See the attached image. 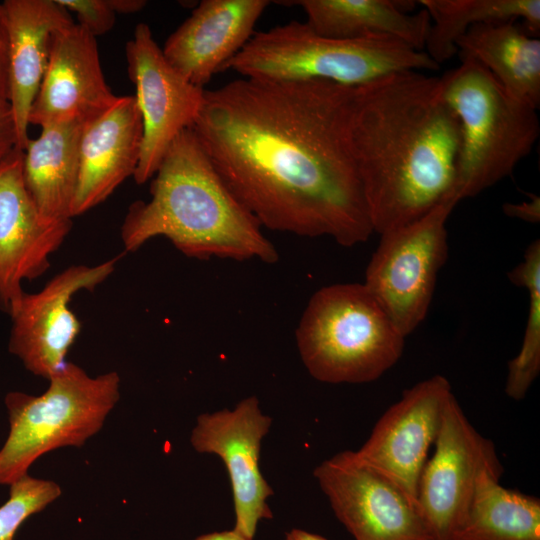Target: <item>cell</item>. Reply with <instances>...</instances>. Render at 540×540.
Wrapping results in <instances>:
<instances>
[{"label": "cell", "mask_w": 540, "mask_h": 540, "mask_svg": "<svg viewBox=\"0 0 540 540\" xmlns=\"http://www.w3.org/2000/svg\"><path fill=\"white\" fill-rule=\"evenodd\" d=\"M354 88L242 77L205 90L191 129L261 226L351 247L374 232L350 143Z\"/></svg>", "instance_id": "6da1fadb"}, {"label": "cell", "mask_w": 540, "mask_h": 540, "mask_svg": "<svg viewBox=\"0 0 540 540\" xmlns=\"http://www.w3.org/2000/svg\"><path fill=\"white\" fill-rule=\"evenodd\" d=\"M349 134L374 232L455 198L460 129L440 77L403 70L355 87Z\"/></svg>", "instance_id": "7a4b0ae2"}, {"label": "cell", "mask_w": 540, "mask_h": 540, "mask_svg": "<svg viewBox=\"0 0 540 540\" xmlns=\"http://www.w3.org/2000/svg\"><path fill=\"white\" fill-rule=\"evenodd\" d=\"M152 178L151 198L132 203L124 217L125 251L163 236L192 258L278 261L261 224L227 188L191 128L174 139Z\"/></svg>", "instance_id": "3957f363"}, {"label": "cell", "mask_w": 540, "mask_h": 540, "mask_svg": "<svg viewBox=\"0 0 540 540\" xmlns=\"http://www.w3.org/2000/svg\"><path fill=\"white\" fill-rule=\"evenodd\" d=\"M441 79L442 94L460 129L454 197H474L512 174L540 134L537 109L509 93L477 61Z\"/></svg>", "instance_id": "277c9868"}, {"label": "cell", "mask_w": 540, "mask_h": 540, "mask_svg": "<svg viewBox=\"0 0 540 540\" xmlns=\"http://www.w3.org/2000/svg\"><path fill=\"white\" fill-rule=\"evenodd\" d=\"M424 51L391 38L336 39L291 21L255 32L223 67L243 78L327 81L358 87L403 70L439 69Z\"/></svg>", "instance_id": "5b68a950"}, {"label": "cell", "mask_w": 540, "mask_h": 540, "mask_svg": "<svg viewBox=\"0 0 540 540\" xmlns=\"http://www.w3.org/2000/svg\"><path fill=\"white\" fill-rule=\"evenodd\" d=\"M404 339L364 284L324 286L296 329L301 360L318 381L368 383L400 359Z\"/></svg>", "instance_id": "8992f818"}, {"label": "cell", "mask_w": 540, "mask_h": 540, "mask_svg": "<svg viewBox=\"0 0 540 540\" xmlns=\"http://www.w3.org/2000/svg\"><path fill=\"white\" fill-rule=\"evenodd\" d=\"M38 396L19 391L4 399L9 433L0 448V485L28 474L42 455L58 448L81 447L100 431L120 398V377L107 372L91 377L66 362Z\"/></svg>", "instance_id": "52a82bcc"}, {"label": "cell", "mask_w": 540, "mask_h": 540, "mask_svg": "<svg viewBox=\"0 0 540 540\" xmlns=\"http://www.w3.org/2000/svg\"><path fill=\"white\" fill-rule=\"evenodd\" d=\"M458 203L450 197L418 220L380 234L366 268L364 285L403 337L427 315L448 257L446 222Z\"/></svg>", "instance_id": "ba28073f"}, {"label": "cell", "mask_w": 540, "mask_h": 540, "mask_svg": "<svg viewBox=\"0 0 540 540\" xmlns=\"http://www.w3.org/2000/svg\"><path fill=\"white\" fill-rule=\"evenodd\" d=\"M313 474L355 540H434L417 501L354 451L333 455Z\"/></svg>", "instance_id": "9c48e42d"}, {"label": "cell", "mask_w": 540, "mask_h": 540, "mask_svg": "<svg viewBox=\"0 0 540 540\" xmlns=\"http://www.w3.org/2000/svg\"><path fill=\"white\" fill-rule=\"evenodd\" d=\"M418 483L417 503L434 540H453L480 473L503 467L494 443L470 423L453 395Z\"/></svg>", "instance_id": "30bf717a"}, {"label": "cell", "mask_w": 540, "mask_h": 540, "mask_svg": "<svg viewBox=\"0 0 540 540\" xmlns=\"http://www.w3.org/2000/svg\"><path fill=\"white\" fill-rule=\"evenodd\" d=\"M125 54L143 125L133 178L137 184H143L154 176L174 139L192 127L205 89L189 82L170 65L145 23L135 27Z\"/></svg>", "instance_id": "8fae6325"}, {"label": "cell", "mask_w": 540, "mask_h": 540, "mask_svg": "<svg viewBox=\"0 0 540 540\" xmlns=\"http://www.w3.org/2000/svg\"><path fill=\"white\" fill-rule=\"evenodd\" d=\"M117 261L115 257L94 266H69L40 291L24 292L9 310V351L28 371L48 380L67 362L66 355L81 329L69 304L79 291H92L104 282Z\"/></svg>", "instance_id": "7c38bea8"}, {"label": "cell", "mask_w": 540, "mask_h": 540, "mask_svg": "<svg viewBox=\"0 0 540 540\" xmlns=\"http://www.w3.org/2000/svg\"><path fill=\"white\" fill-rule=\"evenodd\" d=\"M271 424L257 397L250 396L232 410L199 415L190 436L197 452L216 454L224 462L234 502L233 529L251 540L258 523L273 517L267 504L273 490L259 468L261 442Z\"/></svg>", "instance_id": "4fadbf2b"}, {"label": "cell", "mask_w": 540, "mask_h": 540, "mask_svg": "<svg viewBox=\"0 0 540 540\" xmlns=\"http://www.w3.org/2000/svg\"><path fill=\"white\" fill-rule=\"evenodd\" d=\"M452 396L451 385L442 375L405 390L379 418L366 442L354 451L355 456L417 501L419 478Z\"/></svg>", "instance_id": "5bb4252c"}, {"label": "cell", "mask_w": 540, "mask_h": 540, "mask_svg": "<svg viewBox=\"0 0 540 540\" xmlns=\"http://www.w3.org/2000/svg\"><path fill=\"white\" fill-rule=\"evenodd\" d=\"M23 150L0 163V304L8 312L25 280L38 278L71 230V220H51L38 210L24 183Z\"/></svg>", "instance_id": "9a60e30c"}, {"label": "cell", "mask_w": 540, "mask_h": 540, "mask_svg": "<svg viewBox=\"0 0 540 540\" xmlns=\"http://www.w3.org/2000/svg\"><path fill=\"white\" fill-rule=\"evenodd\" d=\"M118 97L105 81L96 38L74 22L53 36L29 125L87 122L109 109Z\"/></svg>", "instance_id": "2e32d148"}, {"label": "cell", "mask_w": 540, "mask_h": 540, "mask_svg": "<svg viewBox=\"0 0 540 540\" xmlns=\"http://www.w3.org/2000/svg\"><path fill=\"white\" fill-rule=\"evenodd\" d=\"M268 0H203L168 37L162 52L192 84L204 88L253 36Z\"/></svg>", "instance_id": "e0dca14e"}, {"label": "cell", "mask_w": 540, "mask_h": 540, "mask_svg": "<svg viewBox=\"0 0 540 540\" xmlns=\"http://www.w3.org/2000/svg\"><path fill=\"white\" fill-rule=\"evenodd\" d=\"M142 136V117L134 96H119L109 109L84 124L72 218L105 201L134 176Z\"/></svg>", "instance_id": "ac0fdd59"}, {"label": "cell", "mask_w": 540, "mask_h": 540, "mask_svg": "<svg viewBox=\"0 0 540 540\" xmlns=\"http://www.w3.org/2000/svg\"><path fill=\"white\" fill-rule=\"evenodd\" d=\"M9 40V103L17 148L29 141V113L43 79L55 32L74 23L56 0H5L1 3Z\"/></svg>", "instance_id": "d6986e66"}, {"label": "cell", "mask_w": 540, "mask_h": 540, "mask_svg": "<svg viewBox=\"0 0 540 540\" xmlns=\"http://www.w3.org/2000/svg\"><path fill=\"white\" fill-rule=\"evenodd\" d=\"M305 23L317 34L336 39L391 38L424 51L430 17L415 4L394 0H298Z\"/></svg>", "instance_id": "ffe728a7"}, {"label": "cell", "mask_w": 540, "mask_h": 540, "mask_svg": "<svg viewBox=\"0 0 540 540\" xmlns=\"http://www.w3.org/2000/svg\"><path fill=\"white\" fill-rule=\"evenodd\" d=\"M86 122L68 121L41 127L23 150L26 188L38 210L56 221L72 219L79 174V141Z\"/></svg>", "instance_id": "44dd1931"}, {"label": "cell", "mask_w": 540, "mask_h": 540, "mask_svg": "<svg viewBox=\"0 0 540 540\" xmlns=\"http://www.w3.org/2000/svg\"><path fill=\"white\" fill-rule=\"evenodd\" d=\"M460 58L486 68L514 98L538 109L540 104V40L516 21L471 27L456 42Z\"/></svg>", "instance_id": "7402d4cb"}, {"label": "cell", "mask_w": 540, "mask_h": 540, "mask_svg": "<svg viewBox=\"0 0 540 540\" xmlns=\"http://www.w3.org/2000/svg\"><path fill=\"white\" fill-rule=\"evenodd\" d=\"M504 468L484 469L453 540H540V500L503 487Z\"/></svg>", "instance_id": "603a6c76"}, {"label": "cell", "mask_w": 540, "mask_h": 540, "mask_svg": "<svg viewBox=\"0 0 540 540\" xmlns=\"http://www.w3.org/2000/svg\"><path fill=\"white\" fill-rule=\"evenodd\" d=\"M428 12L427 55L439 66L458 53L456 42L471 27L483 23L522 20L534 36L540 31L539 0H420Z\"/></svg>", "instance_id": "cb8c5ba5"}, {"label": "cell", "mask_w": 540, "mask_h": 540, "mask_svg": "<svg viewBox=\"0 0 540 540\" xmlns=\"http://www.w3.org/2000/svg\"><path fill=\"white\" fill-rule=\"evenodd\" d=\"M508 279L529 292V311L518 354L508 363L505 393L522 400L540 372V241L530 243Z\"/></svg>", "instance_id": "d4e9b609"}, {"label": "cell", "mask_w": 540, "mask_h": 540, "mask_svg": "<svg viewBox=\"0 0 540 540\" xmlns=\"http://www.w3.org/2000/svg\"><path fill=\"white\" fill-rule=\"evenodd\" d=\"M9 486V498L0 506V540H14L16 531L25 520L61 495V488L54 481L29 474Z\"/></svg>", "instance_id": "484cf974"}, {"label": "cell", "mask_w": 540, "mask_h": 540, "mask_svg": "<svg viewBox=\"0 0 540 540\" xmlns=\"http://www.w3.org/2000/svg\"><path fill=\"white\" fill-rule=\"evenodd\" d=\"M70 14L77 17V24L95 38L110 31L116 21V14L108 0H56Z\"/></svg>", "instance_id": "4316f807"}, {"label": "cell", "mask_w": 540, "mask_h": 540, "mask_svg": "<svg viewBox=\"0 0 540 540\" xmlns=\"http://www.w3.org/2000/svg\"><path fill=\"white\" fill-rule=\"evenodd\" d=\"M17 148L14 115L7 101H0V163Z\"/></svg>", "instance_id": "83f0119b"}, {"label": "cell", "mask_w": 540, "mask_h": 540, "mask_svg": "<svg viewBox=\"0 0 540 540\" xmlns=\"http://www.w3.org/2000/svg\"><path fill=\"white\" fill-rule=\"evenodd\" d=\"M0 101L9 102V40L5 16L0 3Z\"/></svg>", "instance_id": "f1b7e54d"}, {"label": "cell", "mask_w": 540, "mask_h": 540, "mask_svg": "<svg viewBox=\"0 0 540 540\" xmlns=\"http://www.w3.org/2000/svg\"><path fill=\"white\" fill-rule=\"evenodd\" d=\"M503 213L511 218H517L529 223L540 221V197L530 194V200L520 203H504Z\"/></svg>", "instance_id": "f546056e"}, {"label": "cell", "mask_w": 540, "mask_h": 540, "mask_svg": "<svg viewBox=\"0 0 540 540\" xmlns=\"http://www.w3.org/2000/svg\"><path fill=\"white\" fill-rule=\"evenodd\" d=\"M108 3L116 15L139 12L147 4L145 0H108Z\"/></svg>", "instance_id": "4dcf8cb0"}, {"label": "cell", "mask_w": 540, "mask_h": 540, "mask_svg": "<svg viewBox=\"0 0 540 540\" xmlns=\"http://www.w3.org/2000/svg\"><path fill=\"white\" fill-rule=\"evenodd\" d=\"M192 540H251L241 535L236 530H225L200 535Z\"/></svg>", "instance_id": "1f68e13d"}, {"label": "cell", "mask_w": 540, "mask_h": 540, "mask_svg": "<svg viewBox=\"0 0 540 540\" xmlns=\"http://www.w3.org/2000/svg\"><path fill=\"white\" fill-rule=\"evenodd\" d=\"M284 540H329L321 535L306 530L293 528L286 533Z\"/></svg>", "instance_id": "d6a6232c"}]
</instances>
